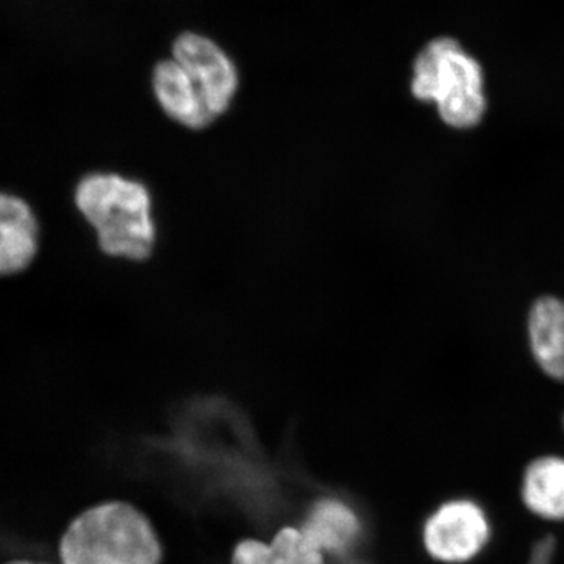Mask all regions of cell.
I'll return each mask as SVG.
<instances>
[{
  "label": "cell",
  "instance_id": "3",
  "mask_svg": "<svg viewBox=\"0 0 564 564\" xmlns=\"http://www.w3.org/2000/svg\"><path fill=\"white\" fill-rule=\"evenodd\" d=\"M61 564H161L162 545L132 505H96L77 516L58 547Z\"/></svg>",
  "mask_w": 564,
  "mask_h": 564
},
{
  "label": "cell",
  "instance_id": "7",
  "mask_svg": "<svg viewBox=\"0 0 564 564\" xmlns=\"http://www.w3.org/2000/svg\"><path fill=\"white\" fill-rule=\"evenodd\" d=\"M40 247V225L31 204L0 193V276L24 272Z\"/></svg>",
  "mask_w": 564,
  "mask_h": 564
},
{
  "label": "cell",
  "instance_id": "2",
  "mask_svg": "<svg viewBox=\"0 0 564 564\" xmlns=\"http://www.w3.org/2000/svg\"><path fill=\"white\" fill-rule=\"evenodd\" d=\"M411 95L433 104L448 128L473 129L488 110L485 70L480 62L451 36L425 44L413 65Z\"/></svg>",
  "mask_w": 564,
  "mask_h": 564
},
{
  "label": "cell",
  "instance_id": "8",
  "mask_svg": "<svg viewBox=\"0 0 564 564\" xmlns=\"http://www.w3.org/2000/svg\"><path fill=\"white\" fill-rule=\"evenodd\" d=\"M302 532L322 554L345 556L362 538V522L350 505L339 499H322L304 518Z\"/></svg>",
  "mask_w": 564,
  "mask_h": 564
},
{
  "label": "cell",
  "instance_id": "12",
  "mask_svg": "<svg viewBox=\"0 0 564 564\" xmlns=\"http://www.w3.org/2000/svg\"><path fill=\"white\" fill-rule=\"evenodd\" d=\"M555 558V541L554 538H543L538 541L530 552L527 564H554Z\"/></svg>",
  "mask_w": 564,
  "mask_h": 564
},
{
  "label": "cell",
  "instance_id": "13",
  "mask_svg": "<svg viewBox=\"0 0 564 564\" xmlns=\"http://www.w3.org/2000/svg\"><path fill=\"white\" fill-rule=\"evenodd\" d=\"M9 564H46V563H33V562H13Z\"/></svg>",
  "mask_w": 564,
  "mask_h": 564
},
{
  "label": "cell",
  "instance_id": "1",
  "mask_svg": "<svg viewBox=\"0 0 564 564\" xmlns=\"http://www.w3.org/2000/svg\"><path fill=\"white\" fill-rule=\"evenodd\" d=\"M74 202L104 254L129 262L151 258L158 223L154 198L144 182L118 173H90L77 182Z\"/></svg>",
  "mask_w": 564,
  "mask_h": 564
},
{
  "label": "cell",
  "instance_id": "6",
  "mask_svg": "<svg viewBox=\"0 0 564 564\" xmlns=\"http://www.w3.org/2000/svg\"><path fill=\"white\" fill-rule=\"evenodd\" d=\"M151 87L165 117L188 131H204L221 118L203 85L173 57L154 66Z\"/></svg>",
  "mask_w": 564,
  "mask_h": 564
},
{
  "label": "cell",
  "instance_id": "5",
  "mask_svg": "<svg viewBox=\"0 0 564 564\" xmlns=\"http://www.w3.org/2000/svg\"><path fill=\"white\" fill-rule=\"evenodd\" d=\"M203 85L220 117H225L240 88L236 62L217 41L199 32H182L173 41L172 55Z\"/></svg>",
  "mask_w": 564,
  "mask_h": 564
},
{
  "label": "cell",
  "instance_id": "11",
  "mask_svg": "<svg viewBox=\"0 0 564 564\" xmlns=\"http://www.w3.org/2000/svg\"><path fill=\"white\" fill-rule=\"evenodd\" d=\"M522 497L532 513L551 521L564 519V459L545 456L527 469Z\"/></svg>",
  "mask_w": 564,
  "mask_h": 564
},
{
  "label": "cell",
  "instance_id": "9",
  "mask_svg": "<svg viewBox=\"0 0 564 564\" xmlns=\"http://www.w3.org/2000/svg\"><path fill=\"white\" fill-rule=\"evenodd\" d=\"M527 333L538 367L552 380L564 381V300H536L530 307Z\"/></svg>",
  "mask_w": 564,
  "mask_h": 564
},
{
  "label": "cell",
  "instance_id": "4",
  "mask_svg": "<svg viewBox=\"0 0 564 564\" xmlns=\"http://www.w3.org/2000/svg\"><path fill=\"white\" fill-rule=\"evenodd\" d=\"M491 536V525L480 505L452 500L441 505L423 529L429 554L443 563H466L475 558Z\"/></svg>",
  "mask_w": 564,
  "mask_h": 564
},
{
  "label": "cell",
  "instance_id": "10",
  "mask_svg": "<svg viewBox=\"0 0 564 564\" xmlns=\"http://www.w3.org/2000/svg\"><path fill=\"white\" fill-rule=\"evenodd\" d=\"M232 564H325V560L302 529L288 527L272 543L250 540L237 545Z\"/></svg>",
  "mask_w": 564,
  "mask_h": 564
}]
</instances>
